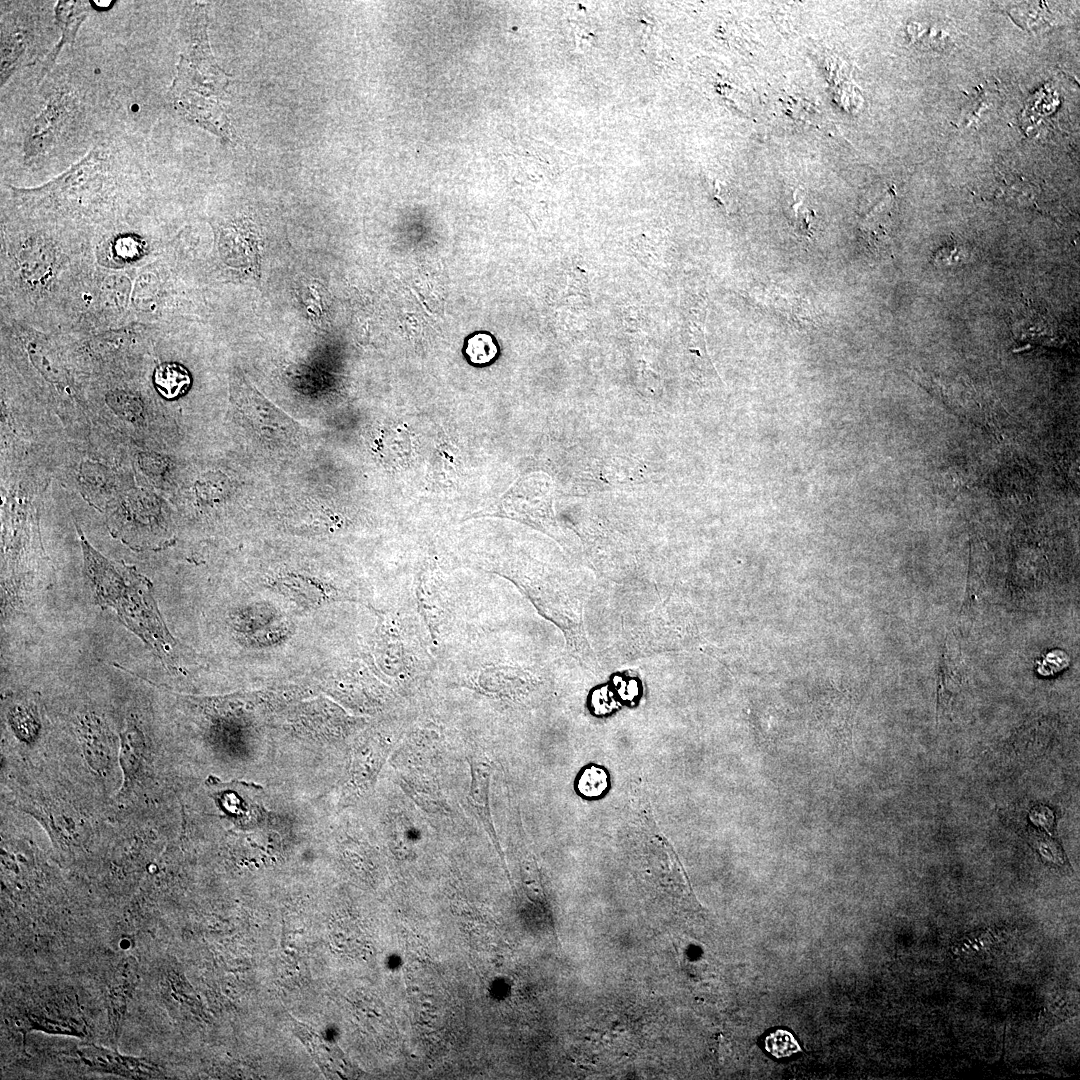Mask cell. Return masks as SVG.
Returning <instances> with one entry per match:
<instances>
[{
	"label": "cell",
	"instance_id": "6da1fadb",
	"mask_svg": "<svg viewBox=\"0 0 1080 1080\" xmlns=\"http://www.w3.org/2000/svg\"><path fill=\"white\" fill-rule=\"evenodd\" d=\"M81 542L94 600L102 608L113 609L167 668H173L177 642L162 620L149 580L126 565L106 559L83 536Z\"/></svg>",
	"mask_w": 1080,
	"mask_h": 1080
},
{
	"label": "cell",
	"instance_id": "7a4b0ae2",
	"mask_svg": "<svg viewBox=\"0 0 1080 1080\" xmlns=\"http://www.w3.org/2000/svg\"><path fill=\"white\" fill-rule=\"evenodd\" d=\"M189 34L187 55H180L170 99L188 121L226 138L228 119L222 101L228 78L211 53L203 7L194 10Z\"/></svg>",
	"mask_w": 1080,
	"mask_h": 1080
},
{
	"label": "cell",
	"instance_id": "3957f363",
	"mask_svg": "<svg viewBox=\"0 0 1080 1080\" xmlns=\"http://www.w3.org/2000/svg\"><path fill=\"white\" fill-rule=\"evenodd\" d=\"M76 99L68 92L54 95L33 121L25 140L26 157L46 154L56 143L75 112Z\"/></svg>",
	"mask_w": 1080,
	"mask_h": 1080
},
{
	"label": "cell",
	"instance_id": "277c9868",
	"mask_svg": "<svg viewBox=\"0 0 1080 1080\" xmlns=\"http://www.w3.org/2000/svg\"><path fill=\"white\" fill-rule=\"evenodd\" d=\"M415 596L431 639L437 643L447 629L452 614L447 583L433 573L422 574L415 584Z\"/></svg>",
	"mask_w": 1080,
	"mask_h": 1080
},
{
	"label": "cell",
	"instance_id": "5b68a950",
	"mask_svg": "<svg viewBox=\"0 0 1080 1080\" xmlns=\"http://www.w3.org/2000/svg\"><path fill=\"white\" fill-rule=\"evenodd\" d=\"M78 1059L87 1067L129 1078H157L155 1064L146 1059L121 1055L94 1045H82L76 1050Z\"/></svg>",
	"mask_w": 1080,
	"mask_h": 1080
},
{
	"label": "cell",
	"instance_id": "8992f818",
	"mask_svg": "<svg viewBox=\"0 0 1080 1080\" xmlns=\"http://www.w3.org/2000/svg\"><path fill=\"white\" fill-rule=\"evenodd\" d=\"M469 764L471 784L467 794L468 804L480 821L495 848L500 852V845L494 827L489 801L490 781L493 768L489 761L481 758H471Z\"/></svg>",
	"mask_w": 1080,
	"mask_h": 1080
},
{
	"label": "cell",
	"instance_id": "52a82bcc",
	"mask_svg": "<svg viewBox=\"0 0 1080 1080\" xmlns=\"http://www.w3.org/2000/svg\"><path fill=\"white\" fill-rule=\"evenodd\" d=\"M137 982V963L133 959L119 963L108 985L109 1023L115 1038L120 1035L126 1009Z\"/></svg>",
	"mask_w": 1080,
	"mask_h": 1080
},
{
	"label": "cell",
	"instance_id": "ba28073f",
	"mask_svg": "<svg viewBox=\"0 0 1080 1080\" xmlns=\"http://www.w3.org/2000/svg\"><path fill=\"white\" fill-rule=\"evenodd\" d=\"M222 787L212 789L217 804L236 823L247 825L254 822L260 814L262 805L255 802V796L249 795L259 787L246 783H221Z\"/></svg>",
	"mask_w": 1080,
	"mask_h": 1080
},
{
	"label": "cell",
	"instance_id": "9c48e42d",
	"mask_svg": "<svg viewBox=\"0 0 1080 1080\" xmlns=\"http://www.w3.org/2000/svg\"><path fill=\"white\" fill-rule=\"evenodd\" d=\"M89 2L87 1H58L55 7V19L57 25L62 31L60 41L55 45L52 51L46 56L39 78L42 79L47 72L52 68L57 56L66 44L74 42L77 31L81 23L85 20L89 12Z\"/></svg>",
	"mask_w": 1080,
	"mask_h": 1080
},
{
	"label": "cell",
	"instance_id": "30bf717a",
	"mask_svg": "<svg viewBox=\"0 0 1080 1080\" xmlns=\"http://www.w3.org/2000/svg\"><path fill=\"white\" fill-rule=\"evenodd\" d=\"M154 382L159 393L167 398L174 399L184 394L191 384L189 372L176 363L160 365L154 374Z\"/></svg>",
	"mask_w": 1080,
	"mask_h": 1080
},
{
	"label": "cell",
	"instance_id": "8fae6325",
	"mask_svg": "<svg viewBox=\"0 0 1080 1080\" xmlns=\"http://www.w3.org/2000/svg\"><path fill=\"white\" fill-rule=\"evenodd\" d=\"M498 348L493 338L486 333H478L467 341L466 354L474 364H485L495 358Z\"/></svg>",
	"mask_w": 1080,
	"mask_h": 1080
},
{
	"label": "cell",
	"instance_id": "7c38bea8",
	"mask_svg": "<svg viewBox=\"0 0 1080 1080\" xmlns=\"http://www.w3.org/2000/svg\"><path fill=\"white\" fill-rule=\"evenodd\" d=\"M951 652L952 650L950 649L949 641H947L939 665V695H941L944 690L948 692L951 688H956L960 681L958 667L959 655L952 657Z\"/></svg>",
	"mask_w": 1080,
	"mask_h": 1080
},
{
	"label": "cell",
	"instance_id": "4fadbf2b",
	"mask_svg": "<svg viewBox=\"0 0 1080 1080\" xmlns=\"http://www.w3.org/2000/svg\"><path fill=\"white\" fill-rule=\"evenodd\" d=\"M765 1048L777 1058L788 1057L800 1050L793 1035L785 1030L770 1033L765 1039Z\"/></svg>",
	"mask_w": 1080,
	"mask_h": 1080
},
{
	"label": "cell",
	"instance_id": "5bb4252c",
	"mask_svg": "<svg viewBox=\"0 0 1080 1080\" xmlns=\"http://www.w3.org/2000/svg\"><path fill=\"white\" fill-rule=\"evenodd\" d=\"M10 722L22 736H33L37 731V717L35 710L24 704H17L10 709Z\"/></svg>",
	"mask_w": 1080,
	"mask_h": 1080
},
{
	"label": "cell",
	"instance_id": "9a60e30c",
	"mask_svg": "<svg viewBox=\"0 0 1080 1080\" xmlns=\"http://www.w3.org/2000/svg\"><path fill=\"white\" fill-rule=\"evenodd\" d=\"M792 211L793 227L796 234L804 238H810L813 212L803 204V201L795 202L792 205Z\"/></svg>",
	"mask_w": 1080,
	"mask_h": 1080
},
{
	"label": "cell",
	"instance_id": "2e32d148",
	"mask_svg": "<svg viewBox=\"0 0 1080 1080\" xmlns=\"http://www.w3.org/2000/svg\"><path fill=\"white\" fill-rule=\"evenodd\" d=\"M605 787L606 776L603 771L596 768L588 769L579 782V789L586 795H598Z\"/></svg>",
	"mask_w": 1080,
	"mask_h": 1080
}]
</instances>
